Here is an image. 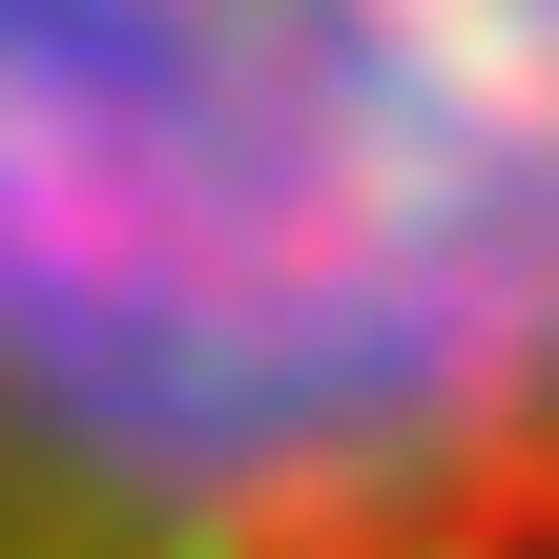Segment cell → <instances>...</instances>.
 Masks as SVG:
<instances>
[{"label": "cell", "mask_w": 559, "mask_h": 559, "mask_svg": "<svg viewBox=\"0 0 559 559\" xmlns=\"http://www.w3.org/2000/svg\"><path fill=\"white\" fill-rule=\"evenodd\" d=\"M0 559H559V0H0Z\"/></svg>", "instance_id": "6da1fadb"}]
</instances>
